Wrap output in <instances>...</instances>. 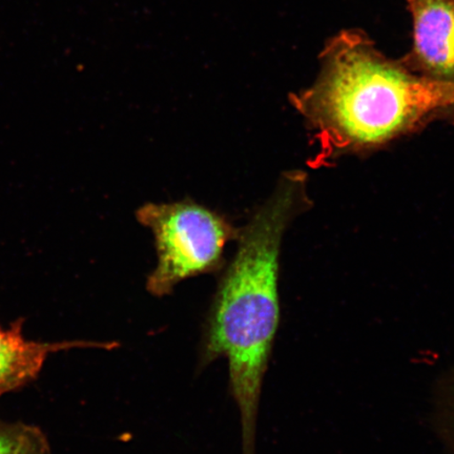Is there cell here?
Listing matches in <instances>:
<instances>
[{
    "mask_svg": "<svg viewBox=\"0 0 454 454\" xmlns=\"http://www.w3.org/2000/svg\"><path fill=\"white\" fill-rule=\"evenodd\" d=\"M310 87L291 104L317 146V162L368 154L435 122L454 123V84L386 56L360 28L328 39Z\"/></svg>",
    "mask_w": 454,
    "mask_h": 454,
    "instance_id": "1",
    "label": "cell"
},
{
    "mask_svg": "<svg viewBox=\"0 0 454 454\" xmlns=\"http://www.w3.org/2000/svg\"><path fill=\"white\" fill-rule=\"evenodd\" d=\"M311 202L304 170L281 174L270 197L240 229L236 254L221 277L204 329L201 364L224 356L229 362L243 454H254L261 393L279 327L284 236Z\"/></svg>",
    "mask_w": 454,
    "mask_h": 454,
    "instance_id": "2",
    "label": "cell"
},
{
    "mask_svg": "<svg viewBox=\"0 0 454 454\" xmlns=\"http://www.w3.org/2000/svg\"><path fill=\"white\" fill-rule=\"evenodd\" d=\"M136 218L154 236L157 265L146 289L164 297L189 278L223 268L227 243L237 241L240 229L223 214L192 200L145 203Z\"/></svg>",
    "mask_w": 454,
    "mask_h": 454,
    "instance_id": "3",
    "label": "cell"
},
{
    "mask_svg": "<svg viewBox=\"0 0 454 454\" xmlns=\"http://www.w3.org/2000/svg\"><path fill=\"white\" fill-rule=\"evenodd\" d=\"M411 48L402 57L414 73L454 84V0H410Z\"/></svg>",
    "mask_w": 454,
    "mask_h": 454,
    "instance_id": "4",
    "label": "cell"
},
{
    "mask_svg": "<svg viewBox=\"0 0 454 454\" xmlns=\"http://www.w3.org/2000/svg\"><path fill=\"white\" fill-rule=\"evenodd\" d=\"M24 320L8 328L0 325V395L22 387L35 380L51 354L77 348L111 349L117 344L85 342L42 343L25 338Z\"/></svg>",
    "mask_w": 454,
    "mask_h": 454,
    "instance_id": "5",
    "label": "cell"
},
{
    "mask_svg": "<svg viewBox=\"0 0 454 454\" xmlns=\"http://www.w3.org/2000/svg\"><path fill=\"white\" fill-rule=\"evenodd\" d=\"M0 454H51L47 436L36 426L0 419Z\"/></svg>",
    "mask_w": 454,
    "mask_h": 454,
    "instance_id": "6",
    "label": "cell"
},
{
    "mask_svg": "<svg viewBox=\"0 0 454 454\" xmlns=\"http://www.w3.org/2000/svg\"><path fill=\"white\" fill-rule=\"evenodd\" d=\"M436 419L441 439L454 454V372L439 390Z\"/></svg>",
    "mask_w": 454,
    "mask_h": 454,
    "instance_id": "7",
    "label": "cell"
},
{
    "mask_svg": "<svg viewBox=\"0 0 454 454\" xmlns=\"http://www.w3.org/2000/svg\"><path fill=\"white\" fill-rule=\"evenodd\" d=\"M407 2H410V0H407Z\"/></svg>",
    "mask_w": 454,
    "mask_h": 454,
    "instance_id": "8",
    "label": "cell"
}]
</instances>
